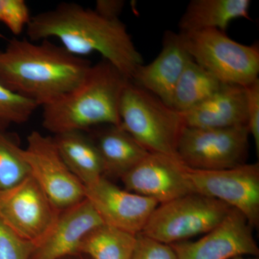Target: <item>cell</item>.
<instances>
[{
    "label": "cell",
    "instance_id": "obj_6",
    "mask_svg": "<svg viewBox=\"0 0 259 259\" xmlns=\"http://www.w3.org/2000/svg\"><path fill=\"white\" fill-rule=\"evenodd\" d=\"M233 209L218 199L197 193L159 204L141 233L167 245L205 234Z\"/></svg>",
    "mask_w": 259,
    "mask_h": 259
},
{
    "label": "cell",
    "instance_id": "obj_20",
    "mask_svg": "<svg viewBox=\"0 0 259 259\" xmlns=\"http://www.w3.org/2000/svg\"><path fill=\"white\" fill-rule=\"evenodd\" d=\"M222 84L190 58L177 81L171 107L180 112L188 111L212 96Z\"/></svg>",
    "mask_w": 259,
    "mask_h": 259
},
{
    "label": "cell",
    "instance_id": "obj_13",
    "mask_svg": "<svg viewBox=\"0 0 259 259\" xmlns=\"http://www.w3.org/2000/svg\"><path fill=\"white\" fill-rule=\"evenodd\" d=\"M90 201L104 224L138 235L158 205L154 199L121 189L102 177L84 186Z\"/></svg>",
    "mask_w": 259,
    "mask_h": 259
},
{
    "label": "cell",
    "instance_id": "obj_23",
    "mask_svg": "<svg viewBox=\"0 0 259 259\" xmlns=\"http://www.w3.org/2000/svg\"><path fill=\"white\" fill-rule=\"evenodd\" d=\"M37 107L33 102L0 84V130L8 131L12 125L28 122Z\"/></svg>",
    "mask_w": 259,
    "mask_h": 259
},
{
    "label": "cell",
    "instance_id": "obj_12",
    "mask_svg": "<svg viewBox=\"0 0 259 259\" xmlns=\"http://www.w3.org/2000/svg\"><path fill=\"white\" fill-rule=\"evenodd\" d=\"M125 190L165 203L194 193L180 158L149 153L137 166L121 177Z\"/></svg>",
    "mask_w": 259,
    "mask_h": 259
},
{
    "label": "cell",
    "instance_id": "obj_30",
    "mask_svg": "<svg viewBox=\"0 0 259 259\" xmlns=\"http://www.w3.org/2000/svg\"><path fill=\"white\" fill-rule=\"evenodd\" d=\"M71 256H70V257H66V258H63V259H71Z\"/></svg>",
    "mask_w": 259,
    "mask_h": 259
},
{
    "label": "cell",
    "instance_id": "obj_21",
    "mask_svg": "<svg viewBox=\"0 0 259 259\" xmlns=\"http://www.w3.org/2000/svg\"><path fill=\"white\" fill-rule=\"evenodd\" d=\"M136 243V235L103 224L83 238L79 255L93 259H131Z\"/></svg>",
    "mask_w": 259,
    "mask_h": 259
},
{
    "label": "cell",
    "instance_id": "obj_15",
    "mask_svg": "<svg viewBox=\"0 0 259 259\" xmlns=\"http://www.w3.org/2000/svg\"><path fill=\"white\" fill-rule=\"evenodd\" d=\"M190 58L180 33L167 31L157 57L150 64L139 66L131 81L171 107L177 81Z\"/></svg>",
    "mask_w": 259,
    "mask_h": 259
},
{
    "label": "cell",
    "instance_id": "obj_1",
    "mask_svg": "<svg viewBox=\"0 0 259 259\" xmlns=\"http://www.w3.org/2000/svg\"><path fill=\"white\" fill-rule=\"evenodd\" d=\"M26 32L32 42L58 39L61 47L79 57L99 53L130 80L144 64L142 55L120 19L103 18L76 3H61L54 9L33 15Z\"/></svg>",
    "mask_w": 259,
    "mask_h": 259
},
{
    "label": "cell",
    "instance_id": "obj_25",
    "mask_svg": "<svg viewBox=\"0 0 259 259\" xmlns=\"http://www.w3.org/2000/svg\"><path fill=\"white\" fill-rule=\"evenodd\" d=\"M35 248L0 219V259H30Z\"/></svg>",
    "mask_w": 259,
    "mask_h": 259
},
{
    "label": "cell",
    "instance_id": "obj_22",
    "mask_svg": "<svg viewBox=\"0 0 259 259\" xmlns=\"http://www.w3.org/2000/svg\"><path fill=\"white\" fill-rule=\"evenodd\" d=\"M30 175L18 137L0 130V192L15 187Z\"/></svg>",
    "mask_w": 259,
    "mask_h": 259
},
{
    "label": "cell",
    "instance_id": "obj_7",
    "mask_svg": "<svg viewBox=\"0 0 259 259\" xmlns=\"http://www.w3.org/2000/svg\"><path fill=\"white\" fill-rule=\"evenodd\" d=\"M249 132L246 125L226 128L184 127L177 155L192 169H227L246 163Z\"/></svg>",
    "mask_w": 259,
    "mask_h": 259
},
{
    "label": "cell",
    "instance_id": "obj_8",
    "mask_svg": "<svg viewBox=\"0 0 259 259\" xmlns=\"http://www.w3.org/2000/svg\"><path fill=\"white\" fill-rule=\"evenodd\" d=\"M60 212L30 175L0 192V219L36 248L50 234Z\"/></svg>",
    "mask_w": 259,
    "mask_h": 259
},
{
    "label": "cell",
    "instance_id": "obj_2",
    "mask_svg": "<svg viewBox=\"0 0 259 259\" xmlns=\"http://www.w3.org/2000/svg\"><path fill=\"white\" fill-rule=\"evenodd\" d=\"M91 66L49 40L15 37L0 51V84L44 107L77 86Z\"/></svg>",
    "mask_w": 259,
    "mask_h": 259
},
{
    "label": "cell",
    "instance_id": "obj_19",
    "mask_svg": "<svg viewBox=\"0 0 259 259\" xmlns=\"http://www.w3.org/2000/svg\"><path fill=\"white\" fill-rule=\"evenodd\" d=\"M61 158L83 185L104 177L101 156L95 141L84 131H71L53 136Z\"/></svg>",
    "mask_w": 259,
    "mask_h": 259
},
{
    "label": "cell",
    "instance_id": "obj_3",
    "mask_svg": "<svg viewBox=\"0 0 259 259\" xmlns=\"http://www.w3.org/2000/svg\"><path fill=\"white\" fill-rule=\"evenodd\" d=\"M129 80L105 59L92 65L77 86L42 107V127L57 135L100 125L120 126V99Z\"/></svg>",
    "mask_w": 259,
    "mask_h": 259
},
{
    "label": "cell",
    "instance_id": "obj_28",
    "mask_svg": "<svg viewBox=\"0 0 259 259\" xmlns=\"http://www.w3.org/2000/svg\"><path fill=\"white\" fill-rule=\"evenodd\" d=\"M124 6L125 2L122 0H97L94 10L103 18L117 20Z\"/></svg>",
    "mask_w": 259,
    "mask_h": 259
},
{
    "label": "cell",
    "instance_id": "obj_11",
    "mask_svg": "<svg viewBox=\"0 0 259 259\" xmlns=\"http://www.w3.org/2000/svg\"><path fill=\"white\" fill-rule=\"evenodd\" d=\"M253 228L239 211L232 209L224 220L195 241L170 245L177 259H229L258 257Z\"/></svg>",
    "mask_w": 259,
    "mask_h": 259
},
{
    "label": "cell",
    "instance_id": "obj_9",
    "mask_svg": "<svg viewBox=\"0 0 259 259\" xmlns=\"http://www.w3.org/2000/svg\"><path fill=\"white\" fill-rule=\"evenodd\" d=\"M23 156L30 176L59 210L85 199L84 185L64 163L53 136L32 131L27 138Z\"/></svg>",
    "mask_w": 259,
    "mask_h": 259
},
{
    "label": "cell",
    "instance_id": "obj_14",
    "mask_svg": "<svg viewBox=\"0 0 259 259\" xmlns=\"http://www.w3.org/2000/svg\"><path fill=\"white\" fill-rule=\"evenodd\" d=\"M103 224L98 213L85 198L61 211L50 234L35 248L30 259H63L79 255L83 238Z\"/></svg>",
    "mask_w": 259,
    "mask_h": 259
},
{
    "label": "cell",
    "instance_id": "obj_26",
    "mask_svg": "<svg viewBox=\"0 0 259 259\" xmlns=\"http://www.w3.org/2000/svg\"><path fill=\"white\" fill-rule=\"evenodd\" d=\"M131 259H177V257L171 245L139 233L136 235V246Z\"/></svg>",
    "mask_w": 259,
    "mask_h": 259
},
{
    "label": "cell",
    "instance_id": "obj_16",
    "mask_svg": "<svg viewBox=\"0 0 259 259\" xmlns=\"http://www.w3.org/2000/svg\"><path fill=\"white\" fill-rule=\"evenodd\" d=\"M182 114L187 127L217 129L247 126L245 88L223 83L212 96Z\"/></svg>",
    "mask_w": 259,
    "mask_h": 259
},
{
    "label": "cell",
    "instance_id": "obj_24",
    "mask_svg": "<svg viewBox=\"0 0 259 259\" xmlns=\"http://www.w3.org/2000/svg\"><path fill=\"white\" fill-rule=\"evenodd\" d=\"M30 10L24 0H0V23L15 35L22 33L31 19Z\"/></svg>",
    "mask_w": 259,
    "mask_h": 259
},
{
    "label": "cell",
    "instance_id": "obj_18",
    "mask_svg": "<svg viewBox=\"0 0 259 259\" xmlns=\"http://www.w3.org/2000/svg\"><path fill=\"white\" fill-rule=\"evenodd\" d=\"M250 4V0H192L180 19V32H225L233 20L248 18Z\"/></svg>",
    "mask_w": 259,
    "mask_h": 259
},
{
    "label": "cell",
    "instance_id": "obj_4",
    "mask_svg": "<svg viewBox=\"0 0 259 259\" xmlns=\"http://www.w3.org/2000/svg\"><path fill=\"white\" fill-rule=\"evenodd\" d=\"M120 125L149 153L178 158L182 112L129 80L121 96Z\"/></svg>",
    "mask_w": 259,
    "mask_h": 259
},
{
    "label": "cell",
    "instance_id": "obj_29",
    "mask_svg": "<svg viewBox=\"0 0 259 259\" xmlns=\"http://www.w3.org/2000/svg\"><path fill=\"white\" fill-rule=\"evenodd\" d=\"M233 259H259L258 257H250V258H245V257L243 256H238L236 257V258H234Z\"/></svg>",
    "mask_w": 259,
    "mask_h": 259
},
{
    "label": "cell",
    "instance_id": "obj_5",
    "mask_svg": "<svg viewBox=\"0 0 259 259\" xmlns=\"http://www.w3.org/2000/svg\"><path fill=\"white\" fill-rule=\"evenodd\" d=\"M179 33L191 58L221 83L245 88L258 79V44H240L216 29Z\"/></svg>",
    "mask_w": 259,
    "mask_h": 259
},
{
    "label": "cell",
    "instance_id": "obj_10",
    "mask_svg": "<svg viewBox=\"0 0 259 259\" xmlns=\"http://www.w3.org/2000/svg\"><path fill=\"white\" fill-rule=\"evenodd\" d=\"M194 193L218 199L241 212L253 229L259 227V163L204 171L187 166Z\"/></svg>",
    "mask_w": 259,
    "mask_h": 259
},
{
    "label": "cell",
    "instance_id": "obj_27",
    "mask_svg": "<svg viewBox=\"0 0 259 259\" xmlns=\"http://www.w3.org/2000/svg\"><path fill=\"white\" fill-rule=\"evenodd\" d=\"M247 127L254 141L257 155L259 153V79L245 87Z\"/></svg>",
    "mask_w": 259,
    "mask_h": 259
},
{
    "label": "cell",
    "instance_id": "obj_17",
    "mask_svg": "<svg viewBox=\"0 0 259 259\" xmlns=\"http://www.w3.org/2000/svg\"><path fill=\"white\" fill-rule=\"evenodd\" d=\"M93 139L101 156L104 176L123 177L149 153L121 125H106Z\"/></svg>",
    "mask_w": 259,
    "mask_h": 259
}]
</instances>
